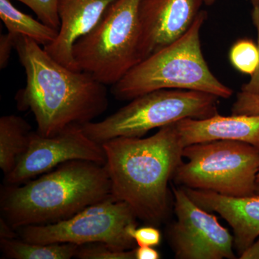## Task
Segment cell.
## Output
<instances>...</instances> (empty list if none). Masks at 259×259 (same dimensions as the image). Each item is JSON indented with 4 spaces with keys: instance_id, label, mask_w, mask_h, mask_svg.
Here are the masks:
<instances>
[{
    "instance_id": "ac0fdd59",
    "label": "cell",
    "mask_w": 259,
    "mask_h": 259,
    "mask_svg": "<svg viewBox=\"0 0 259 259\" xmlns=\"http://www.w3.org/2000/svg\"><path fill=\"white\" fill-rule=\"evenodd\" d=\"M229 57L235 69L251 76L259 65L258 46L248 39H241L232 47Z\"/></svg>"
},
{
    "instance_id": "7402d4cb",
    "label": "cell",
    "mask_w": 259,
    "mask_h": 259,
    "mask_svg": "<svg viewBox=\"0 0 259 259\" xmlns=\"http://www.w3.org/2000/svg\"><path fill=\"white\" fill-rule=\"evenodd\" d=\"M131 236L138 246H157L161 241V232L153 226L135 228Z\"/></svg>"
},
{
    "instance_id": "8992f818",
    "label": "cell",
    "mask_w": 259,
    "mask_h": 259,
    "mask_svg": "<svg viewBox=\"0 0 259 259\" xmlns=\"http://www.w3.org/2000/svg\"><path fill=\"white\" fill-rule=\"evenodd\" d=\"M219 97L202 92L159 90L136 97L99 122L81 125L90 139L102 144L119 137L142 138L184 119H205L218 114Z\"/></svg>"
},
{
    "instance_id": "7a4b0ae2",
    "label": "cell",
    "mask_w": 259,
    "mask_h": 259,
    "mask_svg": "<svg viewBox=\"0 0 259 259\" xmlns=\"http://www.w3.org/2000/svg\"><path fill=\"white\" fill-rule=\"evenodd\" d=\"M112 194L138 219L153 225L168 215V185L183 161L175 123L148 138L119 137L102 143Z\"/></svg>"
},
{
    "instance_id": "5b68a950",
    "label": "cell",
    "mask_w": 259,
    "mask_h": 259,
    "mask_svg": "<svg viewBox=\"0 0 259 259\" xmlns=\"http://www.w3.org/2000/svg\"><path fill=\"white\" fill-rule=\"evenodd\" d=\"M141 0H115L101 20L73 47L79 71L105 85L115 84L141 62Z\"/></svg>"
},
{
    "instance_id": "7c38bea8",
    "label": "cell",
    "mask_w": 259,
    "mask_h": 259,
    "mask_svg": "<svg viewBox=\"0 0 259 259\" xmlns=\"http://www.w3.org/2000/svg\"><path fill=\"white\" fill-rule=\"evenodd\" d=\"M115 0H58L60 19L59 34L50 45L44 48L61 64L79 71L74 56L75 42L91 31L108 7Z\"/></svg>"
},
{
    "instance_id": "ba28073f",
    "label": "cell",
    "mask_w": 259,
    "mask_h": 259,
    "mask_svg": "<svg viewBox=\"0 0 259 259\" xmlns=\"http://www.w3.org/2000/svg\"><path fill=\"white\" fill-rule=\"evenodd\" d=\"M137 219L130 206L112 194L64 221L16 231L30 243H101L117 250H131L136 245L131 233L137 228Z\"/></svg>"
},
{
    "instance_id": "2e32d148",
    "label": "cell",
    "mask_w": 259,
    "mask_h": 259,
    "mask_svg": "<svg viewBox=\"0 0 259 259\" xmlns=\"http://www.w3.org/2000/svg\"><path fill=\"white\" fill-rule=\"evenodd\" d=\"M0 18L8 32L28 37L44 47L52 44L59 34L55 29L17 9L10 0H0Z\"/></svg>"
},
{
    "instance_id": "d4e9b609",
    "label": "cell",
    "mask_w": 259,
    "mask_h": 259,
    "mask_svg": "<svg viewBox=\"0 0 259 259\" xmlns=\"http://www.w3.org/2000/svg\"><path fill=\"white\" fill-rule=\"evenodd\" d=\"M136 259H159L161 258L159 252L154 247L138 246L135 248Z\"/></svg>"
},
{
    "instance_id": "5bb4252c",
    "label": "cell",
    "mask_w": 259,
    "mask_h": 259,
    "mask_svg": "<svg viewBox=\"0 0 259 259\" xmlns=\"http://www.w3.org/2000/svg\"><path fill=\"white\" fill-rule=\"evenodd\" d=\"M175 125L184 148L225 140L241 141L259 148V114L222 116L218 113L205 119H184Z\"/></svg>"
},
{
    "instance_id": "3957f363",
    "label": "cell",
    "mask_w": 259,
    "mask_h": 259,
    "mask_svg": "<svg viewBox=\"0 0 259 259\" xmlns=\"http://www.w3.org/2000/svg\"><path fill=\"white\" fill-rule=\"evenodd\" d=\"M112 195L105 165L71 161L1 192L3 218L14 229L51 224L72 217Z\"/></svg>"
},
{
    "instance_id": "6da1fadb",
    "label": "cell",
    "mask_w": 259,
    "mask_h": 259,
    "mask_svg": "<svg viewBox=\"0 0 259 259\" xmlns=\"http://www.w3.org/2000/svg\"><path fill=\"white\" fill-rule=\"evenodd\" d=\"M14 36L15 49L26 74V85L15 97L17 106L32 112L37 134L53 136L69 126L93 122L106 111V85L88 73L61 64L32 39Z\"/></svg>"
},
{
    "instance_id": "9a60e30c",
    "label": "cell",
    "mask_w": 259,
    "mask_h": 259,
    "mask_svg": "<svg viewBox=\"0 0 259 259\" xmlns=\"http://www.w3.org/2000/svg\"><path fill=\"white\" fill-rule=\"evenodd\" d=\"M32 131L27 121L14 115L0 118V168L5 176L26 152Z\"/></svg>"
},
{
    "instance_id": "4316f807",
    "label": "cell",
    "mask_w": 259,
    "mask_h": 259,
    "mask_svg": "<svg viewBox=\"0 0 259 259\" xmlns=\"http://www.w3.org/2000/svg\"><path fill=\"white\" fill-rule=\"evenodd\" d=\"M239 256L241 259H259V236Z\"/></svg>"
},
{
    "instance_id": "603a6c76",
    "label": "cell",
    "mask_w": 259,
    "mask_h": 259,
    "mask_svg": "<svg viewBox=\"0 0 259 259\" xmlns=\"http://www.w3.org/2000/svg\"><path fill=\"white\" fill-rule=\"evenodd\" d=\"M251 18L256 29L257 35H258V46L259 50V5H254L251 12ZM241 91L244 93L253 94V95H259V65L254 74L250 76V79L248 82L244 83L242 86Z\"/></svg>"
},
{
    "instance_id": "9c48e42d",
    "label": "cell",
    "mask_w": 259,
    "mask_h": 259,
    "mask_svg": "<svg viewBox=\"0 0 259 259\" xmlns=\"http://www.w3.org/2000/svg\"><path fill=\"white\" fill-rule=\"evenodd\" d=\"M172 190L177 221L170 227L168 237L175 258H236L234 237L218 218L196 204L183 187Z\"/></svg>"
},
{
    "instance_id": "cb8c5ba5",
    "label": "cell",
    "mask_w": 259,
    "mask_h": 259,
    "mask_svg": "<svg viewBox=\"0 0 259 259\" xmlns=\"http://www.w3.org/2000/svg\"><path fill=\"white\" fill-rule=\"evenodd\" d=\"M15 49V36L8 32L0 36V68L4 69L8 66L12 50Z\"/></svg>"
},
{
    "instance_id": "d6986e66",
    "label": "cell",
    "mask_w": 259,
    "mask_h": 259,
    "mask_svg": "<svg viewBox=\"0 0 259 259\" xmlns=\"http://www.w3.org/2000/svg\"><path fill=\"white\" fill-rule=\"evenodd\" d=\"M76 258L80 259H136L135 248L117 250L101 243L79 245Z\"/></svg>"
},
{
    "instance_id": "ffe728a7",
    "label": "cell",
    "mask_w": 259,
    "mask_h": 259,
    "mask_svg": "<svg viewBox=\"0 0 259 259\" xmlns=\"http://www.w3.org/2000/svg\"><path fill=\"white\" fill-rule=\"evenodd\" d=\"M27 5L39 20L59 31L60 19L58 13V0H18Z\"/></svg>"
},
{
    "instance_id": "8fae6325",
    "label": "cell",
    "mask_w": 259,
    "mask_h": 259,
    "mask_svg": "<svg viewBox=\"0 0 259 259\" xmlns=\"http://www.w3.org/2000/svg\"><path fill=\"white\" fill-rule=\"evenodd\" d=\"M204 0H141V61L175 42L193 24Z\"/></svg>"
},
{
    "instance_id": "83f0119b",
    "label": "cell",
    "mask_w": 259,
    "mask_h": 259,
    "mask_svg": "<svg viewBox=\"0 0 259 259\" xmlns=\"http://www.w3.org/2000/svg\"><path fill=\"white\" fill-rule=\"evenodd\" d=\"M255 185H256L257 193H259V167L258 173L256 175V180H255Z\"/></svg>"
},
{
    "instance_id": "f1b7e54d",
    "label": "cell",
    "mask_w": 259,
    "mask_h": 259,
    "mask_svg": "<svg viewBox=\"0 0 259 259\" xmlns=\"http://www.w3.org/2000/svg\"><path fill=\"white\" fill-rule=\"evenodd\" d=\"M216 0H204V4L207 5V6H211L213 4H214Z\"/></svg>"
},
{
    "instance_id": "277c9868",
    "label": "cell",
    "mask_w": 259,
    "mask_h": 259,
    "mask_svg": "<svg viewBox=\"0 0 259 259\" xmlns=\"http://www.w3.org/2000/svg\"><path fill=\"white\" fill-rule=\"evenodd\" d=\"M207 18V12L201 10L182 36L130 70L112 85L114 97L131 101L156 90H182L230 98L233 90L212 74L202 53L200 32Z\"/></svg>"
},
{
    "instance_id": "484cf974",
    "label": "cell",
    "mask_w": 259,
    "mask_h": 259,
    "mask_svg": "<svg viewBox=\"0 0 259 259\" xmlns=\"http://www.w3.org/2000/svg\"><path fill=\"white\" fill-rule=\"evenodd\" d=\"M16 230L14 229L10 223L2 216L0 219V239H13L17 238L15 233Z\"/></svg>"
},
{
    "instance_id": "44dd1931",
    "label": "cell",
    "mask_w": 259,
    "mask_h": 259,
    "mask_svg": "<svg viewBox=\"0 0 259 259\" xmlns=\"http://www.w3.org/2000/svg\"><path fill=\"white\" fill-rule=\"evenodd\" d=\"M232 115H258L259 95L240 92L232 107Z\"/></svg>"
},
{
    "instance_id": "e0dca14e",
    "label": "cell",
    "mask_w": 259,
    "mask_h": 259,
    "mask_svg": "<svg viewBox=\"0 0 259 259\" xmlns=\"http://www.w3.org/2000/svg\"><path fill=\"white\" fill-rule=\"evenodd\" d=\"M3 254L13 259H70L76 257L79 245L69 243H35L18 239H0Z\"/></svg>"
},
{
    "instance_id": "30bf717a",
    "label": "cell",
    "mask_w": 259,
    "mask_h": 259,
    "mask_svg": "<svg viewBox=\"0 0 259 259\" xmlns=\"http://www.w3.org/2000/svg\"><path fill=\"white\" fill-rule=\"evenodd\" d=\"M88 161L105 165L106 155L102 145L83 132L81 125L69 126L53 136L32 131L26 152L5 176L8 185H19L71 161Z\"/></svg>"
},
{
    "instance_id": "f546056e",
    "label": "cell",
    "mask_w": 259,
    "mask_h": 259,
    "mask_svg": "<svg viewBox=\"0 0 259 259\" xmlns=\"http://www.w3.org/2000/svg\"><path fill=\"white\" fill-rule=\"evenodd\" d=\"M249 1L253 4V6L259 5V0H249Z\"/></svg>"
},
{
    "instance_id": "4fadbf2b",
    "label": "cell",
    "mask_w": 259,
    "mask_h": 259,
    "mask_svg": "<svg viewBox=\"0 0 259 259\" xmlns=\"http://www.w3.org/2000/svg\"><path fill=\"white\" fill-rule=\"evenodd\" d=\"M183 188L199 207L217 212L228 222L233 229L234 248L239 255L259 236V195L231 197L211 191Z\"/></svg>"
},
{
    "instance_id": "52a82bcc",
    "label": "cell",
    "mask_w": 259,
    "mask_h": 259,
    "mask_svg": "<svg viewBox=\"0 0 259 259\" xmlns=\"http://www.w3.org/2000/svg\"><path fill=\"white\" fill-rule=\"evenodd\" d=\"M173 180L182 187L231 197L256 194L259 148L236 141H209L183 148Z\"/></svg>"
}]
</instances>
